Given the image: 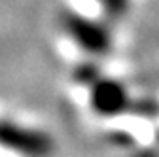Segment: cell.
I'll return each mask as SVG.
<instances>
[{
	"mask_svg": "<svg viewBox=\"0 0 159 157\" xmlns=\"http://www.w3.org/2000/svg\"><path fill=\"white\" fill-rule=\"evenodd\" d=\"M63 27L68 38L89 55H106L112 47V36L104 23L76 11L63 15Z\"/></svg>",
	"mask_w": 159,
	"mask_h": 157,
	"instance_id": "obj_1",
	"label": "cell"
},
{
	"mask_svg": "<svg viewBox=\"0 0 159 157\" xmlns=\"http://www.w3.org/2000/svg\"><path fill=\"white\" fill-rule=\"evenodd\" d=\"M91 108L104 117H112L129 108V93L125 85L112 78H97L91 83Z\"/></svg>",
	"mask_w": 159,
	"mask_h": 157,
	"instance_id": "obj_2",
	"label": "cell"
},
{
	"mask_svg": "<svg viewBox=\"0 0 159 157\" xmlns=\"http://www.w3.org/2000/svg\"><path fill=\"white\" fill-rule=\"evenodd\" d=\"M0 142L8 144L10 148H17V150L21 148L34 153H40V151L44 153V150L49 146L44 134L30 129H21L15 123H0Z\"/></svg>",
	"mask_w": 159,
	"mask_h": 157,
	"instance_id": "obj_3",
	"label": "cell"
},
{
	"mask_svg": "<svg viewBox=\"0 0 159 157\" xmlns=\"http://www.w3.org/2000/svg\"><path fill=\"white\" fill-rule=\"evenodd\" d=\"M98 2L110 15H121L129 6V0H98Z\"/></svg>",
	"mask_w": 159,
	"mask_h": 157,
	"instance_id": "obj_4",
	"label": "cell"
}]
</instances>
